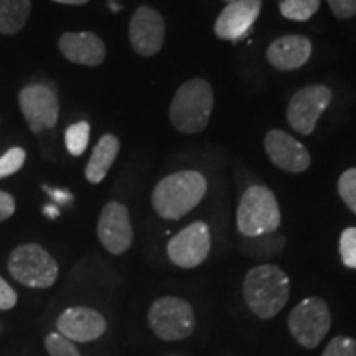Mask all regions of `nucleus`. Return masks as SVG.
Here are the masks:
<instances>
[{
  "label": "nucleus",
  "instance_id": "nucleus-1",
  "mask_svg": "<svg viewBox=\"0 0 356 356\" xmlns=\"http://www.w3.org/2000/svg\"><path fill=\"white\" fill-rule=\"evenodd\" d=\"M207 188V178L202 172H175L162 178L154 188L152 207L163 220H180L202 203Z\"/></svg>",
  "mask_w": 356,
  "mask_h": 356
},
{
  "label": "nucleus",
  "instance_id": "nucleus-2",
  "mask_svg": "<svg viewBox=\"0 0 356 356\" xmlns=\"http://www.w3.org/2000/svg\"><path fill=\"white\" fill-rule=\"evenodd\" d=\"M243 296L249 310L262 320L274 318L291 297L289 275L275 264L252 267L243 282Z\"/></svg>",
  "mask_w": 356,
  "mask_h": 356
},
{
  "label": "nucleus",
  "instance_id": "nucleus-3",
  "mask_svg": "<svg viewBox=\"0 0 356 356\" xmlns=\"http://www.w3.org/2000/svg\"><path fill=\"white\" fill-rule=\"evenodd\" d=\"M215 106V95L208 81L193 78L177 89L170 104L172 126L181 134H197L207 129Z\"/></svg>",
  "mask_w": 356,
  "mask_h": 356
},
{
  "label": "nucleus",
  "instance_id": "nucleus-4",
  "mask_svg": "<svg viewBox=\"0 0 356 356\" xmlns=\"http://www.w3.org/2000/svg\"><path fill=\"white\" fill-rule=\"evenodd\" d=\"M236 225L246 238H261L277 231L280 208L273 191L262 185L249 186L239 200Z\"/></svg>",
  "mask_w": 356,
  "mask_h": 356
},
{
  "label": "nucleus",
  "instance_id": "nucleus-5",
  "mask_svg": "<svg viewBox=\"0 0 356 356\" xmlns=\"http://www.w3.org/2000/svg\"><path fill=\"white\" fill-rule=\"evenodd\" d=\"M8 273L26 287L48 289L56 282L58 264L38 244H22L8 257Z\"/></svg>",
  "mask_w": 356,
  "mask_h": 356
},
{
  "label": "nucleus",
  "instance_id": "nucleus-6",
  "mask_svg": "<svg viewBox=\"0 0 356 356\" xmlns=\"http://www.w3.org/2000/svg\"><path fill=\"white\" fill-rule=\"evenodd\" d=\"M155 337L163 341H180L195 330L193 307L180 297H160L152 304L147 315Z\"/></svg>",
  "mask_w": 356,
  "mask_h": 356
},
{
  "label": "nucleus",
  "instance_id": "nucleus-7",
  "mask_svg": "<svg viewBox=\"0 0 356 356\" xmlns=\"http://www.w3.org/2000/svg\"><path fill=\"white\" fill-rule=\"evenodd\" d=\"M287 323L297 343L307 350H314L330 332L332 314L323 299L309 297L293 307Z\"/></svg>",
  "mask_w": 356,
  "mask_h": 356
},
{
  "label": "nucleus",
  "instance_id": "nucleus-8",
  "mask_svg": "<svg viewBox=\"0 0 356 356\" xmlns=\"http://www.w3.org/2000/svg\"><path fill=\"white\" fill-rule=\"evenodd\" d=\"M332 89L323 84L302 88L291 97L287 106V121L296 132L310 136L315 131L318 118L332 102Z\"/></svg>",
  "mask_w": 356,
  "mask_h": 356
},
{
  "label": "nucleus",
  "instance_id": "nucleus-9",
  "mask_svg": "<svg viewBox=\"0 0 356 356\" xmlns=\"http://www.w3.org/2000/svg\"><path fill=\"white\" fill-rule=\"evenodd\" d=\"M210 249V226L203 221H195L168 241L167 254L173 264L181 269H193L204 262Z\"/></svg>",
  "mask_w": 356,
  "mask_h": 356
},
{
  "label": "nucleus",
  "instance_id": "nucleus-10",
  "mask_svg": "<svg viewBox=\"0 0 356 356\" xmlns=\"http://www.w3.org/2000/svg\"><path fill=\"white\" fill-rule=\"evenodd\" d=\"M20 111L30 131L40 134L53 129L60 115V101L53 89L43 84H29L19 95Z\"/></svg>",
  "mask_w": 356,
  "mask_h": 356
},
{
  "label": "nucleus",
  "instance_id": "nucleus-11",
  "mask_svg": "<svg viewBox=\"0 0 356 356\" xmlns=\"http://www.w3.org/2000/svg\"><path fill=\"white\" fill-rule=\"evenodd\" d=\"M129 40L137 55L147 58L157 55L165 42L163 17L152 7H139L129 24Z\"/></svg>",
  "mask_w": 356,
  "mask_h": 356
},
{
  "label": "nucleus",
  "instance_id": "nucleus-12",
  "mask_svg": "<svg viewBox=\"0 0 356 356\" xmlns=\"http://www.w3.org/2000/svg\"><path fill=\"white\" fill-rule=\"evenodd\" d=\"M97 236L111 254H124L134 241V229L127 207L119 202L106 204L97 222Z\"/></svg>",
  "mask_w": 356,
  "mask_h": 356
},
{
  "label": "nucleus",
  "instance_id": "nucleus-13",
  "mask_svg": "<svg viewBox=\"0 0 356 356\" xmlns=\"http://www.w3.org/2000/svg\"><path fill=\"white\" fill-rule=\"evenodd\" d=\"M264 149L267 157L280 170L291 173H302L310 167V154L299 140L291 134L273 129L266 134Z\"/></svg>",
  "mask_w": 356,
  "mask_h": 356
},
{
  "label": "nucleus",
  "instance_id": "nucleus-14",
  "mask_svg": "<svg viewBox=\"0 0 356 356\" xmlns=\"http://www.w3.org/2000/svg\"><path fill=\"white\" fill-rule=\"evenodd\" d=\"M262 0H234L222 8L215 22V35L221 40L238 42L246 37L259 17Z\"/></svg>",
  "mask_w": 356,
  "mask_h": 356
},
{
  "label": "nucleus",
  "instance_id": "nucleus-15",
  "mask_svg": "<svg viewBox=\"0 0 356 356\" xmlns=\"http://www.w3.org/2000/svg\"><path fill=\"white\" fill-rule=\"evenodd\" d=\"M56 328L66 340L88 343L97 340L106 332V320L99 312L88 307H73L58 317Z\"/></svg>",
  "mask_w": 356,
  "mask_h": 356
},
{
  "label": "nucleus",
  "instance_id": "nucleus-16",
  "mask_svg": "<svg viewBox=\"0 0 356 356\" xmlns=\"http://www.w3.org/2000/svg\"><path fill=\"white\" fill-rule=\"evenodd\" d=\"M58 48L66 60L74 65L96 68L106 60V44L91 32H66L58 40Z\"/></svg>",
  "mask_w": 356,
  "mask_h": 356
},
{
  "label": "nucleus",
  "instance_id": "nucleus-17",
  "mask_svg": "<svg viewBox=\"0 0 356 356\" xmlns=\"http://www.w3.org/2000/svg\"><path fill=\"white\" fill-rule=\"evenodd\" d=\"M312 43L304 35H284L270 43L266 58L279 71H293L310 60Z\"/></svg>",
  "mask_w": 356,
  "mask_h": 356
},
{
  "label": "nucleus",
  "instance_id": "nucleus-18",
  "mask_svg": "<svg viewBox=\"0 0 356 356\" xmlns=\"http://www.w3.org/2000/svg\"><path fill=\"white\" fill-rule=\"evenodd\" d=\"M119 149H121V142L113 134H106L101 137L88 160L86 170H84L89 184L96 185L104 180L111 167H113L115 157H118Z\"/></svg>",
  "mask_w": 356,
  "mask_h": 356
},
{
  "label": "nucleus",
  "instance_id": "nucleus-19",
  "mask_svg": "<svg viewBox=\"0 0 356 356\" xmlns=\"http://www.w3.org/2000/svg\"><path fill=\"white\" fill-rule=\"evenodd\" d=\"M30 8V0H0V33H19L26 25Z\"/></svg>",
  "mask_w": 356,
  "mask_h": 356
},
{
  "label": "nucleus",
  "instance_id": "nucleus-20",
  "mask_svg": "<svg viewBox=\"0 0 356 356\" xmlns=\"http://www.w3.org/2000/svg\"><path fill=\"white\" fill-rule=\"evenodd\" d=\"M282 17L293 22H307L317 13L320 0H279Z\"/></svg>",
  "mask_w": 356,
  "mask_h": 356
},
{
  "label": "nucleus",
  "instance_id": "nucleus-21",
  "mask_svg": "<svg viewBox=\"0 0 356 356\" xmlns=\"http://www.w3.org/2000/svg\"><path fill=\"white\" fill-rule=\"evenodd\" d=\"M89 134H91V127L86 121L71 124L65 132V145L66 150L74 157L84 154L89 142Z\"/></svg>",
  "mask_w": 356,
  "mask_h": 356
},
{
  "label": "nucleus",
  "instance_id": "nucleus-22",
  "mask_svg": "<svg viewBox=\"0 0 356 356\" xmlns=\"http://www.w3.org/2000/svg\"><path fill=\"white\" fill-rule=\"evenodd\" d=\"M338 193L346 207L356 215V168H348L338 180Z\"/></svg>",
  "mask_w": 356,
  "mask_h": 356
},
{
  "label": "nucleus",
  "instance_id": "nucleus-23",
  "mask_svg": "<svg viewBox=\"0 0 356 356\" xmlns=\"http://www.w3.org/2000/svg\"><path fill=\"white\" fill-rule=\"evenodd\" d=\"M26 159L25 150L22 147H13V149L7 150L6 154L0 157V180L13 175L24 167Z\"/></svg>",
  "mask_w": 356,
  "mask_h": 356
},
{
  "label": "nucleus",
  "instance_id": "nucleus-24",
  "mask_svg": "<svg viewBox=\"0 0 356 356\" xmlns=\"http://www.w3.org/2000/svg\"><path fill=\"white\" fill-rule=\"evenodd\" d=\"M341 261L350 269H356V228H346L340 236Z\"/></svg>",
  "mask_w": 356,
  "mask_h": 356
},
{
  "label": "nucleus",
  "instance_id": "nucleus-25",
  "mask_svg": "<svg viewBox=\"0 0 356 356\" xmlns=\"http://www.w3.org/2000/svg\"><path fill=\"white\" fill-rule=\"evenodd\" d=\"M47 350L50 356H81V353L73 345V341L66 340L60 333H50L44 340Z\"/></svg>",
  "mask_w": 356,
  "mask_h": 356
},
{
  "label": "nucleus",
  "instance_id": "nucleus-26",
  "mask_svg": "<svg viewBox=\"0 0 356 356\" xmlns=\"http://www.w3.org/2000/svg\"><path fill=\"white\" fill-rule=\"evenodd\" d=\"M322 356H356V340L348 337H335L323 350Z\"/></svg>",
  "mask_w": 356,
  "mask_h": 356
},
{
  "label": "nucleus",
  "instance_id": "nucleus-27",
  "mask_svg": "<svg viewBox=\"0 0 356 356\" xmlns=\"http://www.w3.org/2000/svg\"><path fill=\"white\" fill-rule=\"evenodd\" d=\"M330 10L337 19H351L356 15V0H328Z\"/></svg>",
  "mask_w": 356,
  "mask_h": 356
},
{
  "label": "nucleus",
  "instance_id": "nucleus-28",
  "mask_svg": "<svg viewBox=\"0 0 356 356\" xmlns=\"http://www.w3.org/2000/svg\"><path fill=\"white\" fill-rule=\"evenodd\" d=\"M17 304V293L0 277V310H10Z\"/></svg>",
  "mask_w": 356,
  "mask_h": 356
},
{
  "label": "nucleus",
  "instance_id": "nucleus-29",
  "mask_svg": "<svg viewBox=\"0 0 356 356\" xmlns=\"http://www.w3.org/2000/svg\"><path fill=\"white\" fill-rule=\"evenodd\" d=\"M15 213V198L7 191L0 190V221H6Z\"/></svg>",
  "mask_w": 356,
  "mask_h": 356
},
{
  "label": "nucleus",
  "instance_id": "nucleus-30",
  "mask_svg": "<svg viewBox=\"0 0 356 356\" xmlns=\"http://www.w3.org/2000/svg\"><path fill=\"white\" fill-rule=\"evenodd\" d=\"M50 195H51L53 198H56L58 202H60V203H65L66 200H70V198H71L68 191H58V190H51V191H50Z\"/></svg>",
  "mask_w": 356,
  "mask_h": 356
},
{
  "label": "nucleus",
  "instance_id": "nucleus-31",
  "mask_svg": "<svg viewBox=\"0 0 356 356\" xmlns=\"http://www.w3.org/2000/svg\"><path fill=\"white\" fill-rule=\"evenodd\" d=\"M53 2L66 3V6H83V3H88L89 0H53Z\"/></svg>",
  "mask_w": 356,
  "mask_h": 356
},
{
  "label": "nucleus",
  "instance_id": "nucleus-32",
  "mask_svg": "<svg viewBox=\"0 0 356 356\" xmlns=\"http://www.w3.org/2000/svg\"><path fill=\"white\" fill-rule=\"evenodd\" d=\"M44 213H47V215H50L51 218H53V216H58L56 208H47V210H44Z\"/></svg>",
  "mask_w": 356,
  "mask_h": 356
},
{
  "label": "nucleus",
  "instance_id": "nucleus-33",
  "mask_svg": "<svg viewBox=\"0 0 356 356\" xmlns=\"http://www.w3.org/2000/svg\"><path fill=\"white\" fill-rule=\"evenodd\" d=\"M225 2H226V3H229V2H234V0H225Z\"/></svg>",
  "mask_w": 356,
  "mask_h": 356
}]
</instances>
